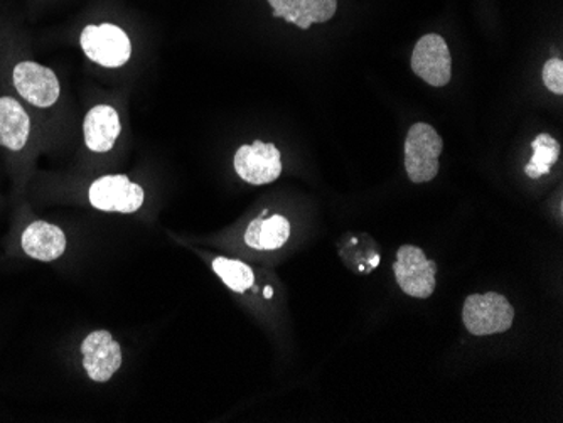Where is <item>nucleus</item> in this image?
I'll return each instance as SVG.
<instances>
[{
	"label": "nucleus",
	"instance_id": "9d476101",
	"mask_svg": "<svg viewBox=\"0 0 563 423\" xmlns=\"http://www.w3.org/2000/svg\"><path fill=\"white\" fill-rule=\"evenodd\" d=\"M122 132L117 110L109 105H98L85 116L83 134L85 144L93 152H109L117 142Z\"/></svg>",
	"mask_w": 563,
	"mask_h": 423
},
{
	"label": "nucleus",
	"instance_id": "a211bd4d",
	"mask_svg": "<svg viewBox=\"0 0 563 423\" xmlns=\"http://www.w3.org/2000/svg\"><path fill=\"white\" fill-rule=\"evenodd\" d=\"M272 296H274V290H272L271 287H267V289H265V297L271 299Z\"/></svg>",
	"mask_w": 563,
	"mask_h": 423
},
{
	"label": "nucleus",
	"instance_id": "f257e3e1",
	"mask_svg": "<svg viewBox=\"0 0 563 423\" xmlns=\"http://www.w3.org/2000/svg\"><path fill=\"white\" fill-rule=\"evenodd\" d=\"M443 140L433 125L413 124L406 134L405 169L415 184L430 183L439 174Z\"/></svg>",
	"mask_w": 563,
	"mask_h": 423
},
{
	"label": "nucleus",
	"instance_id": "dca6fc26",
	"mask_svg": "<svg viewBox=\"0 0 563 423\" xmlns=\"http://www.w3.org/2000/svg\"><path fill=\"white\" fill-rule=\"evenodd\" d=\"M213 270L234 293L243 294L245 290L252 289L255 284L253 270L238 260L216 259L213 262Z\"/></svg>",
	"mask_w": 563,
	"mask_h": 423
},
{
	"label": "nucleus",
	"instance_id": "39448f33",
	"mask_svg": "<svg viewBox=\"0 0 563 423\" xmlns=\"http://www.w3.org/2000/svg\"><path fill=\"white\" fill-rule=\"evenodd\" d=\"M412 70L430 87H446L451 82L452 58L446 39L439 34H425L413 48Z\"/></svg>",
	"mask_w": 563,
	"mask_h": 423
},
{
	"label": "nucleus",
	"instance_id": "f3484780",
	"mask_svg": "<svg viewBox=\"0 0 563 423\" xmlns=\"http://www.w3.org/2000/svg\"><path fill=\"white\" fill-rule=\"evenodd\" d=\"M541 76H543L545 87L549 88L552 94H563V61L560 58L547 61Z\"/></svg>",
	"mask_w": 563,
	"mask_h": 423
},
{
	"label": "nucleus",
	"instance_id": "2eb2a0df",
	"mask_svg": "<svg viewBox=\"0 0 563 423\" xmlns=\"http://www.w3.org/2000/svg\"><path fill=\"white\" fill-rule=\"evenodd\" d=\"M534 147V155L526 164V176L531 179H540V176L550 173V169L559 161L560 144L553 139L552 135L540 134L537 139L531 142Z\"/></svg>",
	"mask_w": 563,
	"mask_h": 423
},
{
	"label": "nucleus",
	"instance_id": "ddd939ff",
	"mask_svg": "<svg viewBox=\"0 0 563 423\" xmlns=\"http://www.w3.org/2000/svg\"><path fill=\"white\" fill-rule=\"evenodd\" d=\"M30 121L14 98H0V146L21 150L29 139Z\"/></svg>",
	"mask_w": 563,
	"mask_h": 423
},
{
	"label": "nucleus",
	"instance_id": "20e7f679",
	"mask_svg": "<svg viewBox=\"0 0 563 423\" xmlns=\"http://www.w3.org/2000/svg\"><path fill=\"white\" fill-rule=\"evenodd\" d=\"M395 278L406 296L428 299L436 290L437 265L425 257L424 251L413 245H403L397 251L393 265Z\"/></svg>",
	"mask_w": 563,
	"mask_h": 423
},
{
	"label": "nucleus",
	"instance_id": "1a4fd4ad",
	"mask_svg": "<svg viewBox=\"0 0 563 423\" xmlns=\"http://www.w3.org/2000/svg\"><path fill=\"white\" fill-rule=\"evenodd\" d=\"M83 366L93 382L105 383L122 366V348L109 331H95L83 341Z\"/></svg>",
	"mask_w": 563,
	"mask_h": 423
},
{
	"label": "nucleus",
	"instance_id": "0eeeda50",
	"mask_svg": "<svg viewBox=\"0 0 563 423\" xmlns=\"http://www.w3.org/2000/svg\"><path fill=\"white\" fill-rule=\"evenodd\" d=\"M235 171L245 183L253 186L274 183L282 174L280 150L274 144L260 140L252 146H241L235 154Z\"/></svg>",
	"mask_w": 563,
	"mask_h": 423
},
{
	"label": "nucleus",
	"instance_id": "f03ea898",
	"mask_svg": "<svg viewBox=\"0 0 563 423\" xmlns=\"http://www.w3.org/2000/svg\"><path fill=\"white\" fill-rule=\"evenodd\" d=\"M515 311L501 294H474L464 302L462 321L473 336H491L501 334L513 326Z\"/></svg>",
	"mask_w": 563,
	"mask_h": 423
},
{
	"label": "nucleus",
	"instance_id": "f8f14e48",
	"mask_svg": "<svg viewBox=\"0 0 563 423\" xmlns=\"http://www.w3.org/2000/svg\"><path fill=\"white\" fill-rule=\"evenodd\" d=\"M23 250L30 259L53 262L66 250V236L58 226L35 222L23 233Z\"/></svg>",
	"mask_w": 563,
	"mask_h": 423
},
{
	"label": "nucleus",
	"instance_id": "7ed1b4c3",
	"mask_svg": "<svg viewBox=\"0 0 563 423\" xmlns=\"http://www.w3.org/2000/svg\"><path fill=\"white\" fill-rule=\"evenodd\" d=\"M79 45L88 60L100 66H124L130 60V39L124 29L113 24L85 27L79 36Z\"/></svg>",
	"mask_w": 563,
	"mask_h": 423
},
{
	"label": "nucleus",
	"instance_id": "4468645a",
	"mask_svg": "<svg viewBox=\"0 0 563 423\" xmlns=\"http://www.w3.org/2000/svg\"><path fill=\"white\" fill-rule=\"evenodd\" d=\"M290 236L287 217L275 214L271 217H257L245 232V244L255 250H277L284 247Z\"/></svg>",
	"mask_w": 563,
	"mask_h": 423
},
{
	"label": "nucleus",
	"instance_id": "6e6552de",
	"mask_svg": "<svg viewBox=\"0 0 563 423\" xmlns=\"http://www.w3.org/2000/svg\"><path fill=\"white\" fill-rule=\"evenodd\" d=\"M12 79L21 97L29 101L30 105L48 109L60 98V82L57 75L53 70L41 64L33 61L17 64L12 73Z\"/></svg>",
	"mask_w": 563,
	"mask_h": 423
},
{
	"label": "nucleus",
	"instance_id": "423d86ee",
	"mask_svg": "<svg viewBox=\"0 0 563 423\" xmlns=\"http://www.w3.org/2000/svg\"><path fill=\"white\" fill-rule=\"evenodd\" d=\"M90 202L107 213H136L143 204V189L127 176H103L91 184Z\"/></svg>",
	"mask_w": 563,
	"mask_h": 423
},
{
	"label": "nucleus",
	"instance_id": "9b49d317",
	"mask_svg": "<svg viewBox=\"0 0 563 423\" xmlns=\"http://www.w3.org/2000/svg\"><path fill=\"white\" fill-rule=\"evenodd\" d=\"M274 17L292 15L293 24L309 29L312 24H324L335 17L338 0H268Z\"/></svg>",
	"mask_w": 563,
	"mask_h": 423
}]
</instances>
